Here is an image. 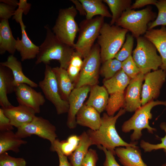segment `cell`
Segmentation results:
<instances>
[{
  "label": "cell",
  "mask_w": 166,
  "mask_h": 166,
  "mask_svg": "<svg viewBox=\"0 0 166 166\" xmlns=\"http://www.w3.org/2000/svg\"><path fill=\"white\" fill-rule=\"evenodd\" d=\"M80 141L77 148L69 156L72 166H81L87 154L89 147L93 145L91 140L86 132L84 131L79 136Z\"/></svg>",
  "instance_id": "obj_27"
},
{
  "label": "cell",
  "mask_w": 166,
  "mask_h": 166,
  "mask_svg": "<svg viewBox=\"0 0 166 166\" xmlns=\"http://www.w3.org/2000/svg\"><path fill=\"white\" fill-rule=\"evenodd\" d=\"M77 14V11L73 6L60 9L52 29L60 41L73 48L74 40L79 30L75 20Z\"/></svg>",
  "instance_id": "obj_7"
},
{
  "label": "cell",
  "mask_w": 166,
  "mask_h": 166,
  "mask_svg": "<svg viewBox=\"0 0 166 166\" xmlns=\"http://www.w3.org/2000/svg\"><path fill=\"white\" fill-rule=\"evenodd\" d=\"M122 63L115 58L108 60L103 62L100 72L105 79H109L121 69Z\"/></svg>",
  "instance_id": "obj_33"
},
{
  "label": "cell",
  "mask_w": 166,
  "mask_h": 166,
  "mask_svg": "<svg viewBox=\"0 0 166 166\" xmlns=\"http://www.w3.org/2000/svg\"><path fill=\"white\" fill-rule=\"evenodd\" d=\"M155 5L158 10V14L155 19L148 24V30L159 26H166V0L157 1Z\"/></svg>",
  "instance_id": "obj_34"
},
{
  "label": "cell",
  "mask_w": 166,
  "mask_h": 166,
  "mask_svg": "<svg viewBox=\"0 0 166 166\" xmlns=\"http://www.w3.org/2000/svg\"><path fill=\"white\" fill-rule=\"evenodd\" d=\"M38 85L45 98L54 105L57 114L68 113L69 102L61 98L56 77L52 68L49 65H45L44 78L39 82Z\"/></svg>",
  "instance_id": "obj_10"
},
{
  "label": "cell",
  "mask_w": 166,
  "mask_h": 166,
  "mask_svg": "<svg viewBox=\"0 0 166 166\" xmlns=\"http://www.w3.org/2000/svg\"><path fill=\"white\" fill-rule=\"evenodd\" d=\"M136 45L132 53L133 60L140 72L144 75L158 69L162 64L160 55L153 44L144 36L136 38Z\"/></svg>",
  "instance_id": "obj_5"
},
{
  "label": "cell",
  "mask_w": 166,
  "mask_h": 166,
  "mask_svg": "<svg viewBox=\"0 0 166 166\" xmlns=\"http://www.w3.org/2000/svg\"><path fill=\"white\" fill-rule=\"evenodd\" d=\"M152 43L159 52L162 60L160 69L166 72V27L148 30L144 36Z\"/></svg>",
  "instance_id": "obj_20"
},
{
  "label": "cell",
  "mask_w": 166,
  "mask_h": 166,
  "mask_svg": "<svg viewBox=\"0 0 166 166\" xmlns=\"http://www.w3.org/2000/svg\"><path fill=\"white\" fill-rule=\"evenodd\" d=\"M121 69L131 79L135 78L140 71L130 56L122 63Z\"/></svg>",
  "instance_id": "obj_37"
},
{
  "label": "cell",
  "mask_w": 166,
  "mask_h": 166,
  "mask_svg": "<svg viewBox=\"0 0 166 166\" xmlns=\"http://www.w3.org/2000/svg\"><path fill=\"white\" fill-rule=\"evenodd\" d=\"M98 160L96 151L90 148L89 149L82 163L81 166H96Z\"/></svg>",
  "instance_id": "obj_41"
},
{
  "label": "cell",
  "mask_w": 166,
  "mask_h": 166,
  "mask_svg": "<svg viewBox=\"0 0 166 166\" xmlns=\"http://www.w3.org/2000/svg\"><path fill=\"white\" fill-rule=\"evenodd\" d=\"M161 166H166V163L162 165Z\"/></svg>",
  "instance_id": "obj_49"
},
{
  "label": "cell",
  "mask_w": 166,
  "mask_h": 166,
  "mask_svg": "<svg viewBox=\"0 0 166 166\" xmlns=\"http://www.w3.org/2000/svg\"><path fill=\"white\" fill-rule=\"evenodd\" d=\"M18 8L22 10L23 13L27 14L30 9L31 4L27 2L26 0H20L19 1Z\"/></svg>",
  "instance_id": "obj_46"
},
{
  "label": "cell",
  "mask_w": 166,
  "mask_h": 166,
  "mask_svg": "<svg viewBox=\"0 0 166 166\" xmlns=\"http://www.w3.org/2000/svg\"><path fill=\"white\" fill-rule=\"evenodd\" d=\"M86 12V19H90L95 16L112 18L107 7L101 0H79Z\"/></svg>",
  "instance_id": "obj_28"
},
{
  "label": "cell",
  "mask_w": 166,
  "mask_h": 166,
  "mask_svg": "<svg viewBox=\"0 0 166 166\" xmlns=\"http://www.w3.org/2000/svg\"><path fill=\"white\" fill-rule=\"evenodd\" d=\"M162 105L166 107V101H152L145 105L142 106L135 111L133 115L122 124L121 129L124 133L129 132L133 131L130 138L132 141L138 140L142 134V130L145 128L149 132L153 133L156 131L155 128L151 127L149 124V120L152 118L151 110L154 106Z\"/></svg>",
  "instance_id": "obj_6"
},
{
  "label": "cell",
  "mask_w": 166,
  "mask_h": 166,
  "mask_svg": "<svg viewBox=\"0 0 166 166\" xmlns=\"http://www.w3.org/2000/svg\"><path fill=\"white\" fill-rule=\"evenodd\" d=\"M16 40L14 37L8 20H2L0 23V54L6 51L14 55L16 49Z\"/></svg>",
  "instance_id": "obj_23"
},
{
  "label": "cell",
  "mask_w": 166,
  "mask_h": 166,
  "mask_svg": "<svg viewBox=\"0 0 166 166\" xmlns=\"http://www.w3.org/2000/svg\"><path fill=\"white\" fill-rule=\"evenodd\" d=\"M27 143L18 137L12 130L0 132V154L8 151L18 153L20 146Z\"/></svg>",
  "instance_id": "obj_26"
},
{
  "label": "cell",
  "mask_w": 166,
  "mask_h": 166,
  "mask_svg": "<svg viewBox=\"0 0 166 166\" xmlns=\"http://www.w3.org/2000/svg\"><path fill=\"white\" fill-rule=\"evenodd\" d=\"M91 89V86L89 85L75 88L70 94L68 100L69 107L67 121V125L69 128L76 127L77 114L84 104Z\"/></svg>",
  "instance_id": "obj_15"
},
{
  "label": "cell",
  "mask_w": 166,
  "mask_h": 166,
  "mask_svg": "<svg viewBox=\"0 0 166 166\" xmlns=\"http://www.w3.org/2000/svg\"><path fill=\"white\" fill-rule=\"evenodd\" d=\"M57 80L61 98L68 101L71 92L75 88L74 84L70 79L66 70L60 67L52 68Z\"/></svg>",
  "instance_id": "obj_25"
},
{
  "label": "cell",
  "mask_w": 166,
  "mask_h": 166,
  "mask_svg": "<svg viewBox=\"0 0 166 166\" xmlns=\"http://www.w3.org/2000/svg\"><path fill=\"white\" fill-rule=\"evenodd\" d=\"M19 104L33 109L36 113L40 112V107L45 101L41 92H38L33 88L25 84H21L15 87L14 91Z\"/></svg>",
  "instance_id": "obj_14"
},
{
  "label": "cell",
  "mask_w": 166,
  "mask_h": 166,
  "mask_svg": "<svg viewBox=\"0 0 166 166\" xmlns=\"http://www.w3.org/2000/svg\"><path fill=\"white\" fill-rule=\"evenodd\" d=\"M144 75L140 73L135 78L131 79L125 95L124 109L126 111H135L141 106V95Z\"/></svg>",
  "instance_id": "obj_16"
},
{
  "label": "cell",
  "mask_w": 166,
  "mask_h": 166,
  "mask_svg": "<svg viewBox=\"0 0 166 166\" xmlns=\"http://www.w3.org/2000/svg\"><path fill=\"white\" fill-rule=\"evenodd\" d=\"M82 58L81 56L75 51L66 70L70 79L74 83L75 81H77L81 70L83 62Z\"/></svg>",
  "instance_id": "obj_32"
},
{
  "label": "cell",
  "mask_w": 166,
  "mask_h": 166,
  "mask_svg": "<svg viewBox=\"0 0 166 166\" xmlns=\"http://www.w3.org/2000/svg\"><path fill=\"white\" fill-rule=\"evenodd\" d=\"M160 127L165 133L164 136L161 138L160 143L157 144H152L142 140L140 141V145L145 152H149L153 150L163 149L166 156V123H162Z\"/></svg>",
  "instance_id": "obj_36"
},
{
  "label": "cell",
  "mask_w": 166,
  "mask_h": 166,
  "mask_svg": "<svg viewBox=\"0 0 166 166\" xmlns=\"http://www.w3.org/2000/svg\"><path fill=\"white\" fill-rule=\"evenodd\" d=\"M156 0H136L134 3L132 4L129 9H135L141 8L149 5H155Z\"/></svg>",
  "instance_id": "obj_45"
},
{
  "label": "cell",
  "mask_w": 166,
  "mask_h": 166,
  "mask_svg": "<svg viewBox=\"0 0 166 166\" xmlns=\"http://www.w3.org/2000/svg\"><path fill=\"white\" fill-rule=\"evenodd\" d=\"M83 61L75 88L85 85L92 86L97 84L101 61L100 48L97 43L93 45L89 54L84 58Z\"/></svg>",
  "instance_id": "obj_9"
},
{
  "label": "cell",
  "mask_w": 166,
  "mask_h": 166,
  "mask_svg": "<svg viewBox=\"0 0 166 166\" xmlns=\"http://www.w3.org/2000/svg\"><path fill=\"white\" fill-rule=\"evenodd\" d=\"M51 151L57 152L59 160V166H72L68 162L67 156L62 153L57 146L55 145Z\"/></svg>",
  "instance_id": "obj_44"
},
{
  "label": "cell",
  "mask_w": 166,
  "mask_h": 166,
  "mask_svg": "<svg viewBox=\"0 0 166 166\" xmlns=\"http://www.w3.org/2000/svg\"><path fill=\"white\" fill-rule=\"evenodd\" d=\"M134 37L127 33L126 40L121 49L115 55L114 58L122 62L132 55L133 47Z\"/></svg>",
  "instance_id": "obj_35"
},
{
  "label": "cell",
  "mask_w": 166,
  "mask_h": 166,
  "mask_svg": "<svg viewBox=\"0 0 166 166\" xmlns=\"http://www.w3.org/2000/svg\"><path fill=\"white\" fill-rule=\"evenodd\" d=\"M104 21V17L98 16L90 19H85L80 23L78 38L73 48L82 58L90 52L99 34Z\"/></svg>",
  "instance_id": "obj_8"
},
{
  "label": "cell",
  "mask_w": 166,
  "mask_h": 166,
  "mask_svg": "<svg viewBox=\"0 0 166 166\" xmlns=\"http://www.w3.org/2000/svg\"><path fill=\"white\" fill-rule=\"evenodd\" d=\"M130 80L121 69L111 78L105 79L103 84L108 93L111 94L117 92L124 91Z\"/></svg>",
  "instance_id": "obj_29"
},
{
  "label": "cell",
  "mask_w": 166,
  "mask_h": 166,
  "mask_svg": "<svg viewBox=\"0 0 166 166\" xmlns=\"http://www.w3.org/2000/svg\"><path fill=\"white\" fill-rule=\"evenodd\" d=\"M57 146L62 152L66 156H69L74 152L77 146H76L66 140L60 141L58 139L55 140L54 145ZM53 147L50 150L53 149Z\"/></svg>",
  "instance_id": "obj_39"
},
{
  "label": "cell",
  "mask_w": 166,
  "mask_h": 166,
  "mask_svg": "<svg viewBox=\"0 0 166 166\" xmlns=\"http://www.w3.org/2000/svg\"><path fill=\"white\" fill-rule=\"evenodd\" d=\"M0 166H26V162L23 158L13 157L5 152L0 154Z\"/></svg>",
  "instance_id": "obj_38"
},
{
  "label": "cell",
  "mask_w": 166,
  "mask_h": 166,
  "mask_svg": "<svg viewBox=\"0 0 166 166\" xmlns=\"http://www.w3.org/2000/svg\"><path fill=\"white\" fill-rule=\"evenodd\" d=\"M16 7L0 2V18L2 20H7L14 15Z\"/></svg>",
  "instance_id": "obj_40"
},
{
  "label": "cell",
  "mask_w": 166,
  "mask_h": 166,
  "mask_svg": "<svg viewBox=\"0 0 166 166\" xmlns=\"http://www.w3.org/2000/svg\"><path fill=\"white\" fill-rule=\"evenodd\" d=\"M156 17V13L150 6L137 11L129 9L123 13L115 25L130 31L136 39L145 34L149 23Z\"/></svg>",
  "instance_id": "obj_4"
},
{
  "label": "cell",
  "mask_w": 166,
  "mask_h": 166,
  "mask_svg": "<svg viewBox=\"0 0 166 166\" xmlns=\"http://www.w3.org/2000/svg\"><path fill=\"white\" fill-rule=\"evenodd\" d=\"M97 147L102 150L105 154V158L104 166H121L117 162L115 155L112 152L101 145L97 146Z\"/></svg>",
  "instance_id": "obj_42"
},
{
  "label": "cell",
  "mask_w": 166,
  "mask_h": 166,
  "mask_svg": "<svg viewBox=\"0 0 166 166\" xmlns=\"http://www.w3.org/2000/svg\"><path fill=\"white\" fill-rule=\"evenodd\" d=\"M118 147L115 149V155L124 166H148L142 159L138 147Z\"/></svg>",
  "instance_id": "obj_22"
},
{
  "label": "cell",
  "mask_w": 166,
  "mask_h": 166,
  "mask_svg": "<svg viewBox=\"0 0 166 166\" xmlns=\"http://www.w3.org/2000/svg\"><path fill=\"white\" fill-rule=\"evenodd\" d=\"M108 6L112 13L111 20L109 24H115L123 13L130 9L132 3L131 0H103Z\"/></svg>",
  "instance_id": "obj_30"
},
{
  "label": "cell",
  "mask_w": 166,
  "mask_h": 166,
  "mask_svg": "<svg viewBox=\"0 0 166 166\" xmlns=\"http://www.w3.org/2000/svg\"><path fill=\"white\" fill-rule=\"evenodd\" d=\"M13 126L10 123V120L5 114L3 109L0 108V132L12 130Z\"/></svg>",
  "instance_id": "obj_43"
},
{
  "label": "cell",
  "mask_w": 166,
  "mask_h": 166,
  "mask_svg": "<svg viewBox=\"0 0 166 166\" xmlns=\"http://www.w3.org/2000/svg\"><path fill=\"white\" fill-rule=\"evenodd\" d=\"M121 108L115 116H109L104 113L101 117V123L99 128L94 131L89 129L87 133L93 145H101L112 152L114 155L115 149L121 146L138 147L136 143H128L124 141L118 134L115 127L117 120L125 112Z\"/></svg>",
  "instance_id": "obj_1"
},
{
  "label": "cell",
  "mask_w": 166,
  "mask_h": 166,
  "mask_svg": "<svg viewBox=\"0 0 166 166\" xmlns=\"http://www.w3.org/2000/svg\"><path fill=\"white\" fill-rule=\"evenodd\" d=\"M0 65L6 67L11 71L14 77L13 84L15 87L22 84H26L32 88H37L38 85L27 77L24 73L21 62L14 55H10L5 61Z\"/></svg>",
  "instance_id": "obj_21"
},
{
  "label": "cell",
  "mask_w": 166,
  "mask_h": 166,
  "mask_svg": "<svg viewBox=\"0 0 166 166\" xmlns=\"http://www.w3.org/2000/svg\"><path fill=\"white\" fill-rule=\"evenodd\" d=\"M23 14L22 10L18 8L13 18V19L19 23L21 28L22 38L21 40L17 38L16 49L19 52L22 61L34 59L36 57L39 51V46L35 45L27 34L25 30L26 27L22 21Z\"/></svg>",
  "instance_id": "obj_13"
},
{
  "label": "cell",
  "mask_w": 166,
  "mask_h": 166,
  "mask_svg": "<svg viewBox=\"0 0 166 166\" xmlns=\"http://www.w3.org/2000/svg\"><path fill=\"white\" fill-rule=\"evenodd\" d=\"M17 128L15 133L20 138L36 135L49 140L51 143L50 150L53 147L57 137L55 126L41 117L36 116L31 122Z\"/></svg>",
  "instance_id": "obj_11"
},
{
  "label": "cell",
  "mask_w": 166,
  "mask_h": 166,
  "mask_svg": "<svg viewBox=\"0 0 166 166\" xmlns=\"http://www.w3.org/2000/svg\"><path fill=\"white\" fill-rule=\"evenodd\" d=\"M2 108L5 114L10 120L11 125L17 128L31 122L36 113L32 109L21 105Z\"/></svg>",
  "instance_id": "obj_17"
},
{
  "label": "cell",
  "mask_w": 166,
  "mask_h": 166,
  "mask_svg": "<svg viewBox=\"0 0 166 166\" xmlns=\"http://www.w3.org/2000/svg\"><path fill=\"white\" fill-rule=\"evenodd\" d=\"M13 76L11 70L0 65V105L1 108H7L13 106L9 101L8 94L14 92Z\"/></svg>",
  "instance_id": "obj_18"
},
{
  "label": "cell",
  "mask_w": 166,
  "mask_h": 166,
  "mask_svg": "<svg viewBox=\"0 0 166 166\" xmlns=\"http://www.w3.org/2000/svg\"><path fill=\"white\" fill-rule=\"evenodd\" d=\"M76 121L77 124L95 131L101 125V117L95 108L84 103L77 114Z\"/></svg>",
  "instance_id": "obj_19"
},
{
  "label": "cell",
  "mask_w": 166,
  "mask_h": 166,
  "mask_svg": "<svg viewBox=\"0 0 166 166\" xmlns=\"http://www.w3.org/2000/svg\"><path fill=\"white\" fill-rule=\"evenodd\" d=\"M46 35L43 42L39 46L35 64H49L52 60L58 61L60 67L67 70L71 57L75 50L73 47L60 41L49 26H44Z\"/></svg>",
  "instance_id": "obj_2"
},
{
  "label": "cell",
  "mask_w": 166,
  "mask_h": 166,
  "mask_svg": "<svg viewBox=\"0 0 166 166\" xmlns=\"http://www.w3.org/2000/svg\"><path fill=\"white\" fill-rule=\"evenodd\" d=\"M166 79V72L161 69L144 75L141 95L142 106L158 98Z\"/></svg>",
  "instance_id": "obj_12"
},
{
  "label": "cell",
  "mask_w": 166,
  "mask_h": 166,
  "mask_svg": "<svg viewBox=\"0 0 166 166\" xmlns=\"http://www.w3.org/2000/svg\"><path fill=\"white\" fill-rule=\"evenodd\" d=\"M70 1L74 3L76 9L79 12L80 14L83 16L86 15V12L83 6L79 0H71Z\"/></svg>",
  "instance_id": "obj_47"
},
{
  "label": "cell",
  "mask_w": 166,
  "mask_h": 166,
  "mask_svg": "<svg viewBox=\"0 0 166 166\" xmlns=\"http://www.w3.org/2000/svg\"><path fill=\"white\" fill-rule=\"evenodd\" d=\"M105 110L109 116H113L116 112L124 108L125 103L124 91L116 92L110 94Z\"/></svg>",
  "instance_id": "obj_31"
},
{
  "label": "cell",
  "mask_w": 166,
  "mask_h": 166,
  "mask_svg": "<svg viewBox=\"0 0 166 166\" xmlns=\"http://www.w3.org/2000/svg\"><path fill=\"white\" fill-rule=\"evenodd\" d=\"M128 31L116 25L104 22L97 38L101 62L114 58L124 44Z\"/></svg>",
  "instance_id": "obj_3"
},
{
  "label": "cell",
  "mask_w": 166,
  "mask_h": 166,
  "mask_svg": "<svg viewBox=\"0 0 166 166\" xmlns=\"http://www.w3.org/2000/svg\"><path fill=\"white\" fill-rule=\"evenodd\" d=\"M0 2L17 7L18 6L19 1L16 0H1Z\"/></svg>",
  "instance_id": "obj_48"
},
{
  "label": "cell",
  "mask_w": 166,
  "mask_h": 166,
  "mask_svg": "<svg viewBox=\"0 0 166 166\" xmlns=\"http://www.w3.org/2000/svg\"><path fill=\"white\" fill-rule=\"evenodd\" d=\"M89 96L85 104L95 108L100 113L106 109L109 98L104 86L97 84L91 86Z\"/></svg>",
  "instance_id": "obj_24"
}]
</instances>
